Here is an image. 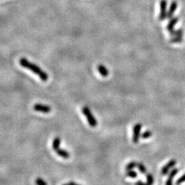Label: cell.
Masks as SVG:
<instances>
[{"label":"cell","instance_id":"cell-19","mask_svg":"<svg viewBox=\"0 0 185 185\" xmlns=\"http://www.w3.org/2000/svg\"><path fill=\"white\" fill-rule=\"evenodd\" d=\"M35 184H36V185H47L46 182L41 178H37L36 180H35Z\"/></svg>","mask_w":185,"mask_h":185},{"label":"cell","instance_id":"cell-11","mask_svg":"<svg viewBox=\"0 0 185 185\" xmlns=\"http://www.w3.org/2000/svg\"><path fill=\"white\" fill-rule=\"evenodd\" d=\"M55 152L58 156H60V157L62 158H65V159L69 158V156H70L69 153L67 151H66V150H65V149H63L58 148V149H57V150L55 151Z\"/></svg>","mask_w":185,"mask_h":185},{"label":"cell","instance_id":"cell-1","mask_svg":"<svg viewBox=\"0 0 185 185\" xmlns=\"http://www.w3.org/2000/svg\"><path fill=\"white\" fill-rule=\"evenodd\" d=\"M19 64L21 67L30 70L31 71H32L35 74L37 75L42 81L47 82L48 80L49 76L47 73L41 69V68H40L39 66L30 62L25 58H21L19 60Z\"/></svg>","mask_w":185,"mask_h":185},{"label":"cell","instance_id":"cell-16","mask_svg":"<svg viewBox=\"0 0 185 185\" xmlns=\"http://www.w3.org/2000/svg\"><path fill=\"white\" fill-rule=\"evenodd\" d=\"M183 40V37H172L170 41L173 43H182Z\"/></svg>","mask_w":185,"mask_h":185},{"label":"cell","instance_id":"cell-17","mask_svg":"<svg viewBox=\"0 0 185 185\" xmlns=\"http://www.w3.org/2000/svg\"><path fill=\"white\" fill-rule=\"evenodd\" d=\"M126 176L132 178H135L137 177V173L136 171L132 170H129V171H126Z\"/></svg>","mask_w":185,"mask_h":185},{"label":"cell","instance_id":"cell-20","mask_svg":"<svg viewBox=\"0 0 185 185\" xmlns=\"http://www.w3.org/2000/svg\"><path fill=\"white\" fill-rule=\"evenodd\" d=\"M152 136V132L149 130H147V131L143 132L141 135V137L143 139H148L149 137Z\"/></svg>","mask_w":185,"mask_h":185},{"label":"cell","instance_id":"cell-18","mask_svg":"<svg viewBox=\"0 0 185 185\" xmlns=\"http://www.w3.org/2000/svg\"><path fill=\"white\" fill-rule=\"evenodd\" d=\"M154 177L153 175L150 174H147V183H148L149 185H153L154 184Z\"/></svg>","mask_w":185,"mask_h":185},{"label":"cell","instance_id":"cell-7","mask_svg":"<svg viewBox=\"0 0 185 185\" xmlns=\"http://www.w3.org/2000/svg\"><path fill=\"white\" fill-rule=\"evenodd\" d=\"M178 171H179V170L175 168L170 172V174H169L167 180V181H166L165 185H173V180H174V177L175 176V175L178 173Z\"/></svg>","mask_w":185,"mask_h":185},{"label":"cell","instance_id":"cell-2","mask_svg":"<svg viewBox=\"0 0 185 185\" xmlns=\"http://www.w3.org/2000/svg\"><path fill=\"white\" fill-rule=\"evenodd\" d=\"M82 113L84 115L87 117V122L89 124V126L94 127L97 126V121L95 119L93 114H92L91 110L87 106H84L82 108Z\"/></svg>","mask_w":185,"mask_h":185},{"label":"cell","instance_id":"cell-14","mask_svg":"<svg viewBox=\"0 0 185 185\" xmlns=\"http://www.w3.org/2000/svg\"><path fill=\"white\" fill-rule=\"evenodd\" d=\"M137 168H138V170L140 171V172L142 174H147V169L145 167V166L143 165V163H137Z\"/></svg>","mask_w":185,"mask_h":185},{"label":"cell","instance_id":"cell-6","mask_svg":"<svg viewBox=\"0 0 185 185\" xmlns=\"http://www.w3.org/2000/svg\"><path fill=\"white\" fill-rule=\"evenodd\" d=\"M176 163H177V161H176V160H174V159H172V160L169 161L162 168L161 175H167L169 173V171H170L171 169L173 168L174 166L176 165Z\"/></svg>","mask_w":185,"mask_h":185},{"label":"cell","instance_id":"cell-10","mask_svg":"<svg viewBox=\"0 0 185 185\" xmlns=\"http://www.w3.org/2000/svg\"><path fill=\"white\" fill-rule=\"evenodd\" d=\"M97 70L99 73H100V75L103 77H107L109 74V71H108V69L103 65H100L97 67Z\"/></svg>","mask_w":185,"mask_h":185},{"label":"cell","instance_id":"cell-22","mask_svg":"<svg viewBox=\"0 0 185 185\" xmlns=\"http://www.w3.org/2000/svg\"><path fill=\"white\" fill-rule=\"evenodd\" d=\"M135 185H149V184L147 183H143L142 181H137L136 183H135Z\"/></svg>","mask_w":185,"mask_h":185},{"label":"cell","instance_id":"cell-24","mask_svg":"<svg viewBox=\"0 0 185 185\" xmlns=\"http://www.w3.org/2000/svg\"><path fill=\"white\" fill-rule=\"evenodd\" d=\"M62 185H68V184H67H67H62Z\"/></svg>","mask_w":185,"mask_h":185},{"label":"cell","instance_id":"cell-8","mask_svg":"<svg viewBox=\"0 0 185 185\" xmlns=\"http://www.w3.org/2000/svg\"><path fill=\"white\" fill-rule=\"evenodd\" d=\"M177 6H178V4L176 2L173 1L171 2L170 8V9H169V11L167 13V19H171L173 17L174 12L175 11H176Z\"/></svg>","mask_w":185,"mask_h":185},{"label":"cell","instance_id":"cell-5","mask_svg":"<svg viewBox=\"0 0 185 185\" xmlns=\"http://www.w3.org/2000/svg\"><path fill=\"white\" fill-rule=\"evenodd\" d=\"M33 109L37 112L43 113H49L52 110V108L48 105H45L41 104H36L34 105Z\"/></svg>","mask_w":185,"mask_h":185},{"label":"cell","instance_id":"cell-4","mask_svg":"<svg viewBox=\"0 0 185 185\" xmlns=\"http://www.w3.org/2000/svg\"><path fill=\"white\" fill-rule=\"evenodd\" d=\"M167 0H161L160 2L161 12L158 17V19L160 21H164L165 19H167Z\"/></svg>","mask_w":185,"mask_h":185},{"label":"cell","instance_id":"cell-23","mask_svg":"<svg viewBox=\"0 0 185 185\" xmlns=\"http://www.w3.org/2000/svg\"><path fill=\"white\" fill-rule=\"evenodd\" d=\"M68 185H80V184H78L77 183H73V182H69V183H67Z\"/></svg>","mask_w":185,"mask_h":185},{"label":"cell","instance_id":"cell-12","mask_svg":"<svg viewBox=\"0 0 185 185\" xmlns=\"http://www.w3.org/2000/svg\"><path fill=\"white\" fill-rule=\"evenodd\" d=\"M60 139L59 137H56L55 139H54L53 143H52V148L54 151H56L60 148Z\"/></svg>","mask_w":185,"mask_h":185},{"label":"cell","instance_id":"cell-9","mask_svg":"<svg viewBox=\"0 0 185 185\" xmlns=\"http://www.w3.org/2000/svg\"><path fill=\"white\" fill-rule=\"evenodd\" d=\"M178 21H179V18H178V17L171 18L170 22H169L167 25V29L169 32H171L172 30H174L175 25L178 23Z\"/></svg>","mask_w":185,"mask_h":185},{"label":"cell","instance_id":"cell-21","mask_svg":"<svg viewBox=\"0 0 185 185\" xmlns=\"http://www.w3.org/2000/svg\"><path fill=\"white\" fill-rule=\"evenodd\" d=\"M184 182H185V174H184L183 175H182V176L180 178H178V179L176 181V183H175V184L180 185L182 183H184Z\"/></svg>","mask_w":185,"mask_h":185},{"label":"cell","instance_id":"cell-13","mask_svg":"<svg viewBox=\"0 0 185 185\" xmlns=\"http://www.w3.org/2000/svg\"><path fill=\"white\" fill-rule=\"evenodd\" d=\"M170 33L171 37H183V30L181 28L178 30H172Z\"/></svg>","mask_w":185,"mask_h":185},{"label":"cell","instance_id":"cell-3","mask_svg":"<svg viewBox=\"0 0 185 185\" xmlns=\"http://www.w3.org/2000/svg\"><path fill=\"white\" fill-rule=\"evenodd\" d=\"M142 128V125L141 123H136L133 127L132 130V142L134 143H137L139 141L140 135H141V131Z\"/></svg>","mask_w":185,"mask_h":185},{"label":"cell","instance_id":"cell-15","mask_svg":"<svg viewBox=\"0 0 185 185\" xmlns=\"http://www.w3.org/2000/svg\"><path fill=\"white\" fill-rule=\"evenodd\" d=\"M136 167H137V162L135 161H132V162H129V163L126 166V171L132 170V169L135 168Z\"/></svg>","mask_w":185,"mask_h":185}]
</instances>
